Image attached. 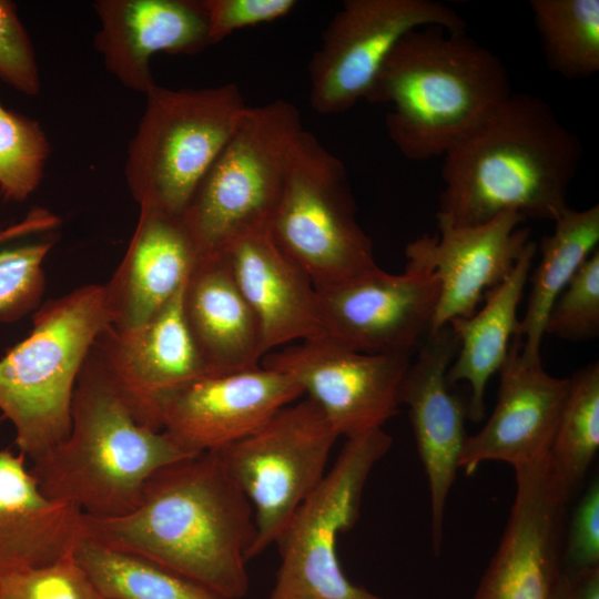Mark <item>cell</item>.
<instances>
[{
  "label": "cell",
  "mask_w": 599,
  "mask_h": 599,
  "mask_svg": "<svg viewBox=\"0 0 599 599\" xmlns=\"http://www.w3.org/2000/svg\"><path fill=\"white\" fill-rule=\"evenodd\" d=\"M84 526L88 535L146 556L224 599L248 593L253 508L217 453L161 467L131 512L106 519L84 515Z\"/></svg>",
  "instance_id": "obj_1"
},
{
  "label": "cell",
  "mask_w": 599,
  "mask_h": 599,
  "mask_svg": "<svg viewBox=\"0 0 599 599\" xmlns=\"http://www.w3.org/2000/svg\"><path fill=\"white\" fill-rule=\"evenodd\" d=\"M443 159L437 221L471 226L516 212L554 222L568 207L582 145L545 100L511 93Z\"/></svg>",
  "instance_id": "obj_2"
},
{
  "label": "cell",
  "mask_w": 599,
  "mask_h": 599,
  "mask_svg": "<svg viewBox=\"0 0 599 599\" xmlns=\"http://www.w3.org/2000/svg\"><path fill=\"white\" fill-rule=\"evenodd\" d=\"M502 61L465 32L426 26L407 32L365 100L389 104L386 128L413 161L443 156L511 94Z\"/></svg>",
  "instance_id": "obj_3"
},
{
  "label": "cell",
  "mask_w": 599,
  "mask_h": 599,
  "mask_svg": "<svg viewBox=\"0 0 599 599\" xmlns=\"http://www.w3.org/2000/svg\"><path fill=\"white\" fill-rule=\"evenodd\" d=\"M190 456L164 430L134 418L89 353L73 394L70 433L33 460L30 473L47 497L106 519L131 512L152 474Z\"/></svg>",
  "instance_id": "obj_4"
},
{
  "label": "cell",
  "mask_w": 599,
  "mask_h": 599,
  "mask_svg": "<svg viewBox=\"0 0 599 599\" xmlns=\"http://www.w3.org/2000/svg\"><path fill=\"white\" fill-rule=\"evenodd\" d=\"M28 336L0 358V412L16 445L32 461L71 429L72 400L82 366L111 323L105 286L87 284L41 304Z\"/></svg>",
  "instance_id": "obj_5"
},
{
  "label": "cell",
  "mask_w": 599,
  "mask_h": 599,
  "mask_svg": "<svg viewBox=\"0 0 599 599\" xmlns=\"http://www.w3.org/2000/svg\"><path fill=\"white\" fill-rule=\"evenodd\" d=\"M303 131L300 111L285 100L243 111L182 214L201 256L268 230Z\"/></svg>",
  "instance_id": "obj_6"
},
{
  "label": "cell",
  "mask_w": 599,
  "mask_h": 599,
  "mask_svg": "<svg viewBox=\"0 0 599 599\" xmlns=\"http://www.w3.org/2000/svg\"><path fill=\"white\" fill-rule=\"evenodd\" d=\"M132 138L125 179L140 207L182 215L247 108L238 87L173 90L155 84Z\"/></svg>",
  "instance_id": "obj_7"
},
{
  "label": "cell",
  "mask_w": 599,
  "mask_h": 599,
  "mask_svg": "<svg viewBox=\"0 0 599 599\" xmlns=\"http://www.w3.org/2000/svg\"><path fill=\"white\" fill-rule=\"evenodd\" d=\"M267 231L316 291L378 267L343 162L305 130Z\"/></svg>",
  "instance_id": "obj_8"
},
{
  "label": "cell",
  "mask_w": 599,
  "mask_h": 599,
  "mask_svg": "<svg viewBox=\"0 0 599 599\" xmlns=\"http://www.w3.org/2000/svg\"><path fill=\"white\" fill-rule=\"evenodd\" d=\"M392 444L383 428L346 439L275 542L280 566L267 599H384L346 577L337 538L356 522L368 476Z\"/></svg>",
  "instance_id": "obj_9"
},
{
  "label": "cell",
  "mask_w": 599,
  "mask_h": 599,
  "mask_svg": "<svg viewBox=\"0 0 599 599\" xmlns=\"http://www.w3.org/2000/svg\"><path fill=\"white\" fill-rule=\"evenodd\" d=\"M338 438L307 397L215 451L253 508L256 535L248 560L275 545L294 512L321 484Z\"/></svg>",
  "instance_id": "obj_10"
},
{
  "label": "cell",
  "mask_w": 599,
  "mask_h": 599,
  "mask_svg": "<svg viewBox=\"0 0 599 599\" xmlns=\"http://www.w3.org/2000/svg\"><path fill=\"white\" fill-rule=\"evenodd\" d=\"M426 26L465 32L467 24L439 1L346 0L309 63L312 108L321 114L341 113L365 99L396 43Z\"/></svg>",
  "instance_id": "obj_11"
},
{
  "label": "cell",
  "mask_w": 599,
  "mask_h": 599,
  "mask_svg": "<svg viewBox=\"0 0 599 599\" xmlns=\"http://www.w3.org/2000/svg\"><path fill=\"white\" fill-rule=\"evenodd\" d=\"M410 354H368L326 336L298 342L263 356L261 365L291 376L346 439L397 414Z\"/></svg>",
  "instance_id": "obj_12"
},
{
  "label": "cell",
  "mask_w": 599,
  "mask_h": 599,
  "mask_svg": "<svg viewBox=\"0 0 599 599\" xmlns=\"http://www.w3.org/2000/svg\"><path fill=\"white\" fill-rule=\"evenodd\" d=\"M514 470L509 518L473 599H549L564 567L571 495L549 456Z\"/></svg>",
  "instance_id": "obj_13"
},
{
  "label": "cell",
  "mask_w": 599,
  "mask_h": 599,
  "mask_svg": "<svg viewBox=\"0 0 599 599\" xmlns=\"http://www.w3.org/2000/svg\"><path fill=\"white\" fill-rule=\"evenodd\" d=\"M185 284L148 322L132 328L109 323L90 351L134 418L155 430H162L161 413L169 396L202 376L215 374L204 363L187 328Z\"/></svg>",
  "instance_id": "obj_14"
},
{
  "label": "cell",
  "mask_w": 599,
  "mask_h": 599,
  "mask_svg": "<svg viewBox=\"0 0 599 599\" xmlns=\"http://www.w3.org/2000/svg\"><path fill=\"white\" fill-rule=\"evenodd\" d=\"M439 292L432 271L378 266L317 294L328 337L361 353L412 354L430 333Z\"/></svg>",
  "instance_id": "obj_15"
},
{
  "label": "cell",
  "mask_w": 599,
  "mask_h": 599,
  "mask_svg": "<svg viewBox=\"0 0 599 599\" xmlns=\"http://www.w3.org/2000/svg\"><path fill=\"white\" fill-rule=\"evenodd\" d=\"M303 394L291 376L261 364L209 374L167 397L162 430L190 455L215 453L252 434Z\"/></svg>",
  "instance_id": "obj_16"
},
{
  "label": "cell",
  "mask_w": 599,
  "mask_h": 599,
  "mask_svg": "<svg viewBox=\"0 0 599 599\" xmlns=\"http://www.w3.org/2000/svg\"><path fill=\"white\" fill-rule=\"evenodd\" d=\"M524 221L516 212L471 226L437 221V233L406 245V266L432 271L439 280L430 333L455 317L475 314L487 292L510 274L530 241V230L519 227Z\"/></svg>",
  "instance_id": "obj_17"
},
{
  "label": "cell",
  "mask_w": 599,
  "mask_h": 599,
  "mask_svg": "<svg viewBox=\"0 0 599 599\" xmlns=\"http://www.w3.org/2000/svg\"><path fill=\"white\" fill-rule=\"evenodd\" d=\"M458 346L449 324L429 333L416 359L410 362L399 395L400 405L408 407L417 451L428 480L435 555L441 550L446 501L467 438V407L450 390L446 377Z\"/></svg>",
  "instance_id": "obj_18"
},
{
  "label": "cell",
  "mask_w": 599,
  "mask_h": 599,
  "mask_svg": "<svg viewBox=\"0 0 599 599\" xmlns=\"http://www.w3.org/2000/svg\"><path fill=\"white\" fill-rule=\"evenodd\" d=\"M521 344L515 335L499 369L496 406L486 425L465 440L459 468L467 475L486 460L505 461L516 468L549 455L570 378L549 375L541 362H526Z\"/></svg>",
  "instance_id": "obj_19"
},
{
  "label": "cell",
  "mask_w": 599,
  "mask_h": 599,
  "mask_svg": "<svg viewBox=\"0 0 599 599\" xmlns=\"http://www.w3.org/2000/svg\"><path fill=\"white\" fill-rule=\"evenodd\" d=\"M95 49L123 85L145 94L154 85L151 58L195 54L210 40L202 0H98Z\"/></svg>",
  "instance_id": "obj_20"
},
{
  "label": "cell",
  "mask_w": 599,
  "mask_h": 599,
  "mask_svg": "<svg viewBox=\"0 0 599 599\" xmlns=\"http://www.w3.org/2000/svg\"><path fill=\"white\" fill-rule=\"evenodd\" d=\"M217 251L257 321L263 356L326 336L315 286L267 230L238 235Z\"/></svg>",
  "instance_id": "obj_21"
},
{
  "label": "cell",
  "mask_w": 599,
  "mask_h": 599,
  "mask_svg": "<svg viewBox=\"0 0 599 599\" xmlns=\"http://www.w3.org/2000/svg\"><path fill=\"white\" fill-rule=\"evenodd\" d=\"M200 257L182 215L140 207L124 256L104 284L111 324L132 328L148 322L185 284Z\"/></svg>",
  "instance_id": "obj_22"
},
{
  "label": "cell",
  "mask_w": 599,
  "mask_h": 599,
  "mask_svg": "<svg viewBox=\"0 0 599 599\" xmlns=\"http://www.w3.org/2000/svg\"><path fill=\"white\" fill-rule=\"evenodd\" d=\"M85 534L84 514L47 497L22 453L0 450V578L73 554Z\"/></svg>",
  "instance_id": "obj_23"
},
{
  "label": "cell",
  "mask_w": 599,
  "mask_h": 599,
  "mask_svg": "<svg viewBox=\"0 0 599 599\" xmlns=\"http://www.w3.org/2000/svg\"><path fill=\"white\" fill-rule=\"evenodd\" d=\"M183 313L211 372L227 373L261 364L257 321L219 251L201 256L191 271L183 293Z\"/></svg>",
  "instance_id": "obj_24"
},
{
  "label": "cell",
  "mask_w": 599,
  "mask_h": 599,
  "mask_svg": "<svg viewBox=\"0 0 599 599\" xmlns=\"http://www.w3.org/2000/svg\"><path fill=\"white\" fill-rule=\"evenodd\" d=\"M537 244L529 241L510 274L485 295L484 306L469 317H455L449 325L458 338V351L447 370L451 386L466 382L470 387L467 418L485 417V389L490 377L506 361L517 334L518 305L529 278Z\"/></svg>",
  "instance_id": "obj_25"
},
{
  "label": "cell",
  "mask_w": 599,
  "mask_h": 599,
  "mask_svg": "<svg viewBox=\"0 0 599 599\" xmlns=\"http://www.w3.org/2000/svg\"><path fill=\"white\" fill-rule=\"evenodd\" d=\"M554 223L552 233L540 240L541 258L531 274L527 309L516 334L522 342L521 356L528 363L541 362L549 311L581 264L598 248L599 206H568Z\"/></svg>",
  "instance_id": "obj_26"
},
{
  "label": "cell",
  "mask_w": 599,
  "mask_h": 599,
  "mask_svg": "<svg viewBox=\"0 0 599 599\" xmlns=\"http://www.w3.org/2000/svg\"><path fill=\"white\" fill-rule=\"evenodd\" d=\"M73 555L104 599H224L146 556L88 534Z\"/></svg>",
  "instance_id": "obj_27"
},
{
  "label": "cell",
  "mask_w": 599,
  "mask_h": 599,
  "mask_svg": "<svg viewBox=\"0 0 599 599\" xmlns=\"http://www.w3.org/2000/svg\"><path fill=\"white\" fill-rule=\"evenodd\" d=\"M60 217L42 207L0 230V321L16 322L41 305L43 262L59 237Z\"/></svg>",
  "instance_id": "obj_28"
},
{
  "label": "cell",
  "mask_w": 599,
  "mask_h": 599,
  "mask_svg": "<svg viewBox=\"0 0 599 599\" xmlns=\"http://www.w3.org/2000/svg\"><path fill=\"white\" fill-rule=\"evenodd\" d=\"M548 68L566 79L599 70V0H530Z\"/></svg>",
  "instance_id": "obj_29"
},
{
  "label": "cell",
  "mask_w": 599,
  "mask_h": 599,
  "mask_svg": "<svg viewBox=\"0 0 599 599\" xmlns=\"http://www.w3.org/2000/svg\"><path fill=\"white\" fill-rule=\"evenodd\" d=\"M599 448V363L592 362L570 377L549 459L572 496Z\"/></svg>",
  "instance_id": "obj_30"
},
{
  "label": "cell",
  "mask_w": 599,
  "mask_h": 599,
  "mask_svg": "<svg viewBox=\"0 0 599 599\" xmlns=\"http://www.w3.org/2000/svg\"><path fill=\"white\" fill-rule=\"evenodd\" d=\"M50 144L41 125L0 103V193L22 202L41 183Z\"/></svg>",
  "instance_id": "obj_31"
},
{
  "label": "cell",
  "mask_w": 599,
  "mask_h": 599,
  "mask_svg": "<svg viewBox=\"0 0 599 599\" xmlns=\"http://www.w3.org/2000/svg\"><path fill=\"white\" fill-rule=\"evenodd\" d=\"M545 334L585 341L599 334V248L581 264L555 300Z\"/></svg>",
  "instance_id": "obj_32"
},
{
  "label": "cell",
  "mask_w": 599,
  "mask_h": 599,
  "mask_svg": "<svg viewBox=\"0 0 599 599\" xmlns=\"http://www.w3.org/2000/svg\"><path fill=\"white\" fill-rule=\"evenodd\" d=\"M0 599H104L71 554L50 565L0 578Z\"/></svg>",
  "instance_id": "obj_33"
},
{
  "label": "cell",
  "mask_w": 599,
  "mask_h": 599,
  "mask_svg": "<svg viewBox=\"0 0 599 599\" xmlns=\"http://www.w3.org/2000/svg\"><path fill=\"white\" fill-rule=\"evenodd\" d=\"M0 81L27 95L41 87L32 41L9 0H0Z\"/></svg>",
  "instance_id": "obj_34"
},
{
  "label": "cell",
  "mask_w": 599,
  "mask_h": 599,
  "mask_svg": "<svg viewBox=\"0 0 599 599\" xmlns=\"http://www.w3.org/2000/svg\"><path fill=\"white\" fill-rule=\"evenodd\" d=\"M211 43H217L236 30L271 22L288 14L294 0H202Z\"/></svg>",
  "instance_id": "obj_35"
},
{
  "label": "cell",
  "mask_w": 599,
  "mask_h": 599,
  "mask_svg": "<svg viewBox=\"0 0 599 599\" xmlns=\"http://www.w3.org/2000/svg\"><path fill=\"white\" fill-rule=\"evenodd\" d=\"M599 566V484L592 480L567 524L564 569Z\"/></svg>",
  "instance_id": "obj_36"
},
{
  "label": "cell",
  "mask_w": 599,
  "mask_h": 599,
  "mask_svg": "<svg viewBox=\"0 0 599 599\" xmlns=\"http://www.w3.org/2000/svg\"><path fill=\"white\" fill-rule=\"evenodd\" d=\"M549 599H599V566L561 570Z\"/></svg>",
  "instance_id": "obj_37"
},
{
  "label": "cell",
  "mask_w": 599,
  "mask_h": 599,
  "mask_svg": "<svg viewBox=\"0 0 599 599\" xmlns=\"http://www.w3.org/2000/svg\"><path fill=\"white\" fill-rule=\"evenodd\" d=\"M3 420V418L0 416V423Z\"/></svg>",
  "instance_id": "obj_38"
}]
</instances>
